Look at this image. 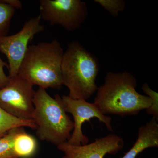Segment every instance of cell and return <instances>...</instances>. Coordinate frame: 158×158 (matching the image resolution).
I'll return each mask as SVG.
<instances>
[{"instance_id":"1","label":"cell","mask_w":158,"mask_h":158,"mask_svg":"<svg viewBox=\"0 0 158 158\" xmlns=\"http://www.w3.org/2000/svg\"><path fill=\"white\" fill-rule=\"evenodd\" d=\"M137 79L127 71L109 72L103 85L98 87L94 103L104 115L135 116L147 110L152 100L136 90Z\"/></svg>"},{"instance_id":"2","label":"cell","mask_w":158,"mask_h":158,"mask_svg":"<svg viewBox=\"0 0 158 158\" xmlns=\"http://www.w3.org/2000/svg\"><path fill=\"white\" fill-rule=\"evenodd\" d=\"M64 53L61 43L56 40L29 46L18 74L33 86L60 90L63 85Z\"/></svg>"},{"instance_id":"3","label":"cell","mask_w":158,"mask_h":158,"mask_svg":"<svg viewBox=\"0 0 158 158\" xmlns=\"http://www.w3.org/2000/svg\"><path fill=\"white\" fill-rule=\"evenodd\" d=\"M99 64L96 57L77 41L69 44L62 64L63 85L69 90L68 96L86 100L97 90L96 83Z\"/></svg>"},{"instance_id":"4","label":"cell","mask_w":158,"mask_h":158,"mask_svg":"<svg viewBox=\"0 0 158 158\" xmlns=\"http://www.w3.org/2000/svg\"><path fill=\"white\" fill-rule=\"evenodd\" d=\"M59 94L55 98L46 89L39 88L35 92L33 120L39 139L58 146L68 141L73 131V122L65 112Z\"/></svg>"},{"instance_id":"5","label":"cell","mask_w":158,"mask_h":158,"mask_svg":"<svg viewBox=\"0 0 158 158\" xmlns=\"http://www.w3.org/2000/svg\"><path fill=\"white\" fill-rule=\"evenodd\" d=\"M38 3L41 19L67 31L77 30L88 17L87 4L81 0H39Z\"/></svg>"},{"instance_id":"6","label":"cell","mask_w":158,"mask_h":158,"mask_svg":"<svg viewBox=\"0 0 158 158\" xmlns=\"http://www.w3.org/2000/svg\"><path fill=\"white\" fill-rule=\"evenodd\" d=\"M9 78L8 84L0 89V107L19 119L33 120V85L18 74Z\"/></svg>"},{"instance_id":"7","label":"cell","mask_w":158,"mask_h":158,"mask_svg":"<svg viewBox=\"0 0 158 158\" xmlns=\"http://www.w3.org/2000/svg\"><path fill=\"white\" fill-rule=\"evenodd\" d=\"M40 15L27 21L16 34L0 37V52L8 60L9 77L16 76L28 48L36 34L44 31Z\"/></svg>"},{"instance_id":"8","label":"cell","mask_w":158,"mask_h":158,"mask_svg":"<svg viewBox=\"0 0 158 158\" xmlns=\"http://www.w3.org/2000/svg\"><path fill=\"white\" fill-rule=\"evenodd\" d=\"M61 101L65 112L70 113L73 118V132L67 141L69 144L80 146L88 144L89 139L83 134L82 126L85 121H89L94 118H98L100 122L104 123L108 131H113L112 118L104 115L94 103L72 98L66 95L61 97Z\"/></svg>"},{"instance_id":"9","label":"cell","mask_w":158,"mask_h":158,"mask_svg":"<svg viewBox=\"0 0 158 158\" xmlns=\"http://www.w3.org/2000/svg\"><path fill=\"white\" fill-rule=\"evenodd\" d=\"M124 145V141L121 137L110 134L96 139L90 144L75 146L66 142L57 147L64 152L62 158H104L106 154H116Z\"/></svg>"},{"instance_id":"10","label":"cell","mask_w":158,"mask_h":158,"mask_svg":"<svg viewBox=\"0 0 158 158\" xmlns=\"http://www.w3.org/2000/svg\"><path fill=\"white\" fill-rule=\"evenodd\" d=\"M158 147V123L155 117L138 129V138L132 147L121 158H136L150 148Z\"/></svg>"},{"instance_id":"11","label":"cell","mask_w":158,"mask_h":158,"mask_svg":"<svg viewBox=\"0 0 158 158\" xmlns=\"http://www.w3.org/2000/svg\"><path fill=\"white\" fill-rule=\"evenodd\" d=\"M13 148L18 158L32 157L37 150V140L23 127L15 136Z\"/></svg>"},{"instance_id":"12","label":"cell","mask_w":158,"mask_h":158,"mask_svg":"<svg viewBox=\"0 0 158 158\" xmlns=\"http://www.w3.org/2000/svg\"><path fill=\"white\" fill-rule=\"evenodd\" d=\"M20 127H30L33 130H36V128L34 120L19 119L0 107V138L10 130Z\"/></svg>"},{"instance_id":"13","label":"cell","mask_w":158,"mask_h":158,"mask_svg":"<svg viewBox=\"0 0 158 158\" xmlns=\"http://www.w3.org/2000/svg\"><path fill=\"white\" fill-rule=\"evenodd\" d=\"M23 127L15 128L0 138V158H18L13 148L15 136Z\"/></svg>"},{"instance_id":"14","label":"cell","mask_w":158,"mask_h":158,"mask_svg":"<svg viewBox=\"0 0 158 158\" xmlns=\"http://www.w3.org/2000/svg\"><path fill=\"white\" fill-rule=\"evenodd\" d=\"M16 9L0 0V37L7 36Z\"/></svg>"},{"instance_id":"15","label":"cell","mask_w":158,"mask_h":158,"mask_svg":"<svg viewBox=\"0 0 158 158\" xmlns=\"http://www.w3.org/2000/svg\"><path fill=\"white\" fill-rule=\"evenodd\" d=\"M94 2L113 17L118 16L119 13L124 11L125 8L126 2L123 0H94Z\"/></svg>"},{"instance_id":"16","label":"cell","mask_w":158,"mask_h":158,"mask_svg":"<svg viewBox=\"0 0 158 158\" xmlns=\"http://www.w3.org/2000/svg\"><path fill=\"white\" fill-rule=\"evenodd\" d=\"M142 89L143 92L152 100L151 106L145 110L146 112L148 114L152 115L153 117L158 121V93L150 88L147 83L143 84Z\"/></svg>"},{"instance_id":"17","label":"cell","mask_w":158,"mask_h":158,"mask_svg":"<svg viewBox=\"0 0 158 158\" xmlns=\"http://www.w3.org/2000/svg\"><path fill=\"white\" fill-rule=\"evenodd\" d=\"M8 68V64L0 58V89L4 88L9 83L10 78L4 71V67Z\"/></svg>"},{"instance_id":"18","label":"cell","mask_w":158,"mask_h":158,"mask_svg":"<svg viewBox=\"0 0 158 158\" xmlns=\"http://www.w3.org/2000/svg\"><path fill=\"white\" fill-rule=\"evenodd\" d=\"M4 2L6 3L15 9H21L22 4L19 0H2Z\"/></svg>"},{"instance_id":"19","label":"cell","mask_w":158,"mask_h":158,"mask_svg":"<svg viewBox=\"0 0 158 158\" xmlns=\"http://www.w3.org/2000/svg\"><path fill=\"white\" fill-rule=\"evenodd\" d=\"M156 158V157H153V158Z\"/></svg>"}]
</instances>
